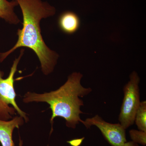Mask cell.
<instances>
[{
  "label": "cell",
  "instance_id": "obj_11",
  "mask_svg": "<svg viewBox=\"0 0 146 146\" xmlns=\"http://www.w3.org/2000/svg\"><path fill=\"white\" fill-rule=\"evenodd\" d=\"M84 138H82L81 139H75V140H72V141L68 142L70 143L71 145L72 146H79L82 143V141Z\"/></svg>",
  "mask_w": 146,
  "mask_h": 146
},
{
  "label": "cell",
  "instance_id": "obj_7",
  "mask_svg": "<svg viewBox=\"0 0 146 146\" xmlns=\"http://www.w3.org/2000/svg\"><path fill=\"white\" fill-rule=\"evenodd\" d=\"M58 26L61 30L68 34L75 33L80 27V19L77 14L72 11H66L60 15Z\"/></svg>",
  "mask_w": 146,
  "mask_h": 146
},
{
  "label": "cell",
  "instance_id": "obj_2",
  "mask_svg": "<svg viewBox=\"0 0 146 146\" xmlns=\"http://www.w3.org/2000/svg\"><path fill=\"white\" fill-rule=\"evenodd\" d=\"M82 77L83 75L80 72H74L57 90L42 94L27 92L24 96L23 102L25 103H47L52 112L50 119L52 126L55 118L59 117L65 120L68 127L76 128L80 123L83 122L80 115L84 114L81 110L84 104L81 98L86 96L92 91L90 87L86 88L82 85Z\"/></svg>",
  "mask_w": 146,
  "mask_h": 146
},
{
  "label": "cell",
  "instance_id": "obj_4",
  "mask_svg": "<svg viewBox=\"0 0 146 146\" xmlns=\"http://www.w3.org/2000/svg\"><path fill=\"white\" fill-rule=\"evenodd\" d=\"M140 82L138 73L133 71L129 76V81L123 89L124 97L118 120L125 129L134 123L136 112L141 102Z\"/></svg>",
  "mask_w": 146,
  "mask_h": 146
},
{
  "label": "cell",
  "instance_id": "obj_5",
  "mask_svg": "<svg viewBox=\"0 0 146 146\" xmlns=\"http://www.w3.org/2000/svg\"><path fill=\"white\" fill-rule=\"evenodd\" d=\"M82 124L87 129L96 126L112 146H123L127 142L126 129L119 123L107 122L99 115H96L93 117L87 118Z\"/></svg>",
  "mask_w": 146,
  "mask_h": 146
},
{
  "label": "cell",
  "instance_id": "obj_12",
  "mask_svg": "<svg viewBox=\"0 0 146 146\" xmlns=\"http://www.w3.org/2000/svg\"><path fill=\"white\" fill-rule=\"evenodd\" d=\"M123 146H139L138 144L134 143L133 141L126 142Z\"/></svg>",
  "mask_w": 146,
  "mask_h": 146
},
{
  "label": "cell",
  "instance_id": "obj_1",
  "mask_svg": "<svg viewBox=\"0 0 146 146\" xmlns=\"http://www.w3.org/2000/svg\"><path fill=\"white\" fill-rule=\"evenodd\" d=\"M20 6L23 16V27L18 29V40L14 46L6 52L0 54L2 62L11 53L20 47H26L33 51L39 58L43 74L48 75L54 70L58 55L50 49L41 34L40 21L54 16L56 9L42 0H14Z\"/></svg>",
  "mask_w": 146,
  "mask_h": 146
},
{
  "label": "cell",
  "instance_id": "obj_9",
  "mask_svg": "<svg viewBox=\"0 0 146 146\" xmlns=\"http://www.w3.org/2000/svg\"><path fill=\"white\" fill-rule=\"evenodd\" d=\"M135 123L138 130L146 132V101L141 102L135 116Z\"/></svg>",
  "mask_w": 146,
  "mask_h": 146
},
{
  "label": "cell",
  "instance_id": "obj_3",
  "mask_svg": "<svg viewBox=\"0 0 146 146\" xmlns=\"http://www.w3.org/2000/svg\"><path fill=\"white\" fill-rule=\"evenodd\" d=\"M24 52L21 50V54L13 61L10 72L7 78H3L4 73L0 70V119L7 121L12 119L17 111L20 116L27 122L29 119L27 114L22 111L16 102V94L14 88V77L18 63Z\"/></svg>",
  "mask_w": 146,
  "mask_h": 146
},
{
  "label": "cell",
  "instance_id": "obj_6",
  "mask_svg": "<svg viewBox=\"0 0 146 146\" xmlns=\"http://www.w3.org/2000/svg\"><path fill=\"white\" fill-rule=\"evenodd\" d=\"M24 119L21 116H16L12 120L0 119V143L2 146H14L12 133L14 129L23 125ZM20 146H22L20 143Z\"/></svg>",
  "mask_w": 146,
  "mask_h": 146
},
{
  "label": "cell",
  "instance_id": "obj_10",
  "mask_svg": "<svg viewBox=\"0 0 146 146\" xmlns=\"http://www.w3.org/2000/svg\"><path fill=\"white\" fill-rule=\"evenodd\" d=\"M131 139L134 143L146 146V132L143 131L131 129L129 131Z\"/></svg>",
  "mask_w": 146,
  "mask_h": 146
},
{
  "label": "cell",
  "instance_id": "obj_8",
  "mask_svg": "<svg viewBox=\"0 0 146 146\" xmlns=\"http://www.w3.org/2000/svg\"><path fill=\"white\" fill-rule=\"evenodd\" d=\"M18 5L16 1H8L0 0V18L11 24L19 23L20 20L14 12V8Z\"/></svg>",
  "mask_w": 146,
  "mask_h": 146
}]
</instances>
